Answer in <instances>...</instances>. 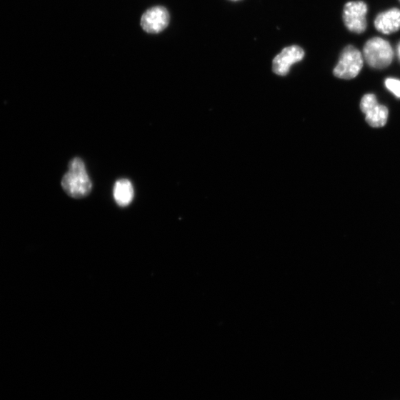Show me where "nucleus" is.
<instances>
[{
  "label": "nucleus",
  "mask_w": 400,
  "mask_h": 400,
  "mask_svg": "<svg viewBox=\"0 0 400 400\" xmlns=\"http://www.w3.org/2000/svg\"><path fill=\"white\" fill-rule=\"evenodd\" d=\"M62 187L73 198H83L90 194L92 183L81 159L74 158L71 160L69 171L62 179Z\"/></svg>",
  "instance_id": "nucleus-1"
},
{
  "label": "nucleus",
  "mask_w": 400,
  "mask_h": 400,
  "mask_svg": "<svg viewBox=\"0 0 400 400\" xmlns=\"http://www.w3.org/2000/svg\"><path fill=\"white\" fill-rule=\"evenodd\" d=\"M364 57L369 66L376 69H383L392 63L394 51L387 40L374 37L366 44Z\"/></svg>",
  "instance_id": "nucleus-2"
},
{
  "label": "nucleus",
  "mask_w": 400,
  "mask_h": 400,
  "mask_svg": "<svg viewBox=\"0 0 400 400\" xmlns=\"http://www.w3.org/2000/svg\"><path fill=\"white\" fill-rule=\"evenodd\" d=\"M364 55L353 46H348L340 55L334 74L339 79H351L356 77L364 66Z\"/></svg>",
  "instance_id": "nucleus-3"
},
{
  "label": "nucleus",
  "mask_w": 400,
  "mask_h": 400,
  "mask_svg": "<svg viewBox=\"0 0 400 400\" xmlns=\"http://www.w3.org/2000/svg\"><path fill=\"white\" fill-rule=\"evenodd\" d=\"M367 5L363 1L349 2L344 9V21L346 28L356 34L364 33L367 28Z\"/></svg>",
  "instance_id": "nucleus-4"
},
{
  "label": "nucleus",
  "mask_w": 400,
  "mask_h": 400,
  "mask_svg": "<svg viewBox=\"0 0 400 400\" xmlns=\"http://www.w3.org/2000/svg\"><path fill=\"white\" fill-rule=\"evenodd\" d=\"M360 109L366 114L368 124L373 128L384 127L388 121L389 109L377 102L374 94H366L360 103Z\"/></svg>",
  "instance_id": "nucleus-5"
},
{
  "label": "nucleus",
  "mask_w": 400,
  "mask_h": 400,
  "mask_svg": "<svg viewBox=\"0 0 400 400\" xmlns=\"http://www.w3.org/2000/svg\"><path fill=\"white\" fill-rule=\"evenodd\" d=\"M305 56L304 50L299 46H291L286 47L277 54L272 63V70L278 76H285L288 75L291 67L300 61Z\"/></svg>",
  "instance_id": "nucleus-6"
},
{
  "label": "nucleus",
  "mask_w": 400,
  "mask_h": 400,
  "mask_svg": "<svg viewBox=\"0 0 400 400\" xmlns=\"http://www.w3.org/2000/svg\"><path fill=\"white\" fill-rule=\"evenodd\" d=\"M170 14L163 6H155L147 10L140 20V25L149 34H159L169 25Z\"/></svg>",
  "instance_id": "nucleus-7"
},
{
  "label": "nucleus",
  "mask_w": 400,
  "mask_h": 400,
  "mask_svg": "<svg viewBox=\"0 0 400 400\" xmlns=\"http://www.w3.org/2000/svg\"><path fill=\"white\" fill-rule=\"evenodd\" d=\"M376 30L384 34H391L400 29V10L392 9L379 14L375 19Z\"/></svg>",
  "instance_id": "nucleus-8"
},
{
  "label": "nucleus",
  "mask_w": 400,
  "mask_h": 400,
  "mask_svg": "<svg viewBox=\"0 0 400 400\" xmlns=\"http://www.w3.org/2000/svg\"><path fill=\"white\" fill-rule=\"evenodd\" d=\"M134 195L131 183L127 179H119L114 187V197L120 207H127L133 201Z\"/></svg>",
  "instance_id": "nucleus-9"
},
{
  "label": "nucleus",
  "mask_w": 400,
  "mask_h": 400,
  "mask_svg": "<svg viewBox=\"0 0 400 400\" xmlns=\"http://www.w3.org/2000/svg\"><path fill=\"white\" fill-rule=\"evenodd\" d=\"M385 85L396 97L400 98V80L388 78L386 80Z\"/></svg>",
  "instance_id": "nucleus-10"
},
{
  "label": "nucleus",
  "mask_w": 400,
  "mask_h": 400,
  "mask_svg": "<svg viewBox=\"0 0 400 400\" xmlns=\"http://www.w3.org/2000/svg\"><path fill=\"white\" fill-rule=\"evenodd\" d=\"M397 54H398L399 59L400 60V43L399 44L398 47H397Z\"/></svg>",
  "instance_id": "nucleus-11"
},
{
  "label": "nucleus",
  "mask_w": 400,
  "mask_h": 400,
  "mask_svg": "<svg viewBox=\"0 0 400 400\" xmlns=\"http://www.w3.org/2000/svg\"><path fill=\"white\" fill-rule=\"evenodd\" d=\"M231 1H239V0H231Z\"/></svg>",
  "instance_id": "nucleus-12"
}]
</instances>
